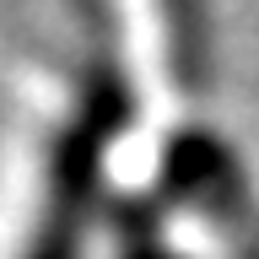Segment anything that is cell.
Here are the masks:
<instances>
[{
    "label": "cell",
    "mask_w": 259,
    "mask_h": 259,
    "mask_svg": "<svg viewBox=\"0 0 259 259\" xmlns=\"http://www.w3.org/2000/svg\"><path fill=\"white\" fill-rule=\"evenodd\" d=\"M162 200H141V194H124L108 205V227H113V259H184L178 248H167L162 238Z\"/></svg>",
    "instance_id": "3957f363"
},
{
    "label": "cell",
    "mask_w": 259,
    "mask_h": 259,
    "mask_svg": "<svg viewBox=\"0 0 259 259\" xmlns=\"http://www.w3.org/2000/svg\"><path fill=\"white\" fill-rule=\"evenodd\" d=\"M157 200L162 205H184L200 210L238 259H259V216H254V194L243 184L238 157L227 151L210 130H178L162 146V178H157Z\"/></svg>",
    "instance_id": "7a4b0ae2"
},
{
    "label": "cell",
    "mask_w": 259,
    "mask_h": 259,
    "mask_svg": "<svg viewBox=\"0 0 259 259\" xmlns=\"http://www.w3.org/2000/svg\"><path fill=\"white\" fill-rule=\"evenodd\" d=\"M130 119H135V97L119 87L92 81L70 97V113L60 119L44 157V210L22 259H81V238L103 194L108 146L130 130Z\"/></svg>",
    "instance_id": "6da1fadb"
}]
</instances>
